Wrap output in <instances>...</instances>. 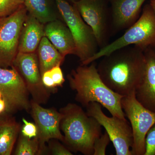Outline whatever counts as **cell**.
Here are the masks:
<instances>
[{"label": "cell", "mask_w": 155, "mask_h": 155, "mask_svg": "<svg viewBox=\"0 0 155 155\" xmlns=\"http://www.w3.org/2000/svg\"><path fill=\"white\" fill-rule=\"evenodd\" d=\"M144 51L136 46H129L102 57L97 67L103 81L123 96L135 91L145 71Z\"/></svg>", "instance_id": "1"}, {"label": "cell", "mask_w": 155, "mask_h": 155, "mask_svg": "<svg viewBox=\"0 0 155 155\" xmlns=\"http://www.w3.org/2000/svg\"><path fill=\"white\" fill-rule=\"evenodd\" d=\"M82 65L67 75L69 86L76 92L75 99L83 107L97 102L110 112L112 116L126 119L121 106L123 96L113 91L100 77L95 63Z\"/></svg>", "instance_id": "2"}, {"label": "cell", "mask_w": 155, "mask_h": 155, "mask_svg": "<svg viewBox=\"0 0 155 155\" xmlns=\"http://www.w3.org/2000/svg\"><path fill=\"white\" fill-rule=\"evenodd\" d=\"M60 128L64 143L71 151L93 155L95 141L102 134V126L80 106L69 103L61 108Z\"/></svg>", "instance_id": "3"}, {"label": "cell", "mask_w": 155, "mask_h": 155, "mask_svg": "<svg viewBox=\"0 0 155 155\" xmlns=\"http://www.w3.org/2000/svg\"><path fill=\"white\" fill-rule=\"evenodd\" d=\"M133 45L144 50L155 48V16L149 4L144 6L137 21L127 28L122 36L100 49L95 54L81 65H89L116 50Z\"/></svg>", "instance_id": "4"}, {"label": "cell", "mask_w": 155, "mask_h": 155, "mask_svg": "<svg viewBox=\"0 0 155 155\" xmlns=\"http://www.w3.org/2000/svg\"><path fill=\"white\" fill-rule=\"evenodd\" d=\"M55 1L59 14L74 38L75 55L79 58L82 64L100 49L93 31L84 22L74 5L66 0Z\"/></svg>", "instance_id": "5"}, {"label": "cell", "mask_w": 155, "mask_h": 155, "mask_svg": "<svg viewBox=\"0 0 155 155\" xmlns=\"http://www.w3.org/2000/svg\"><path fill=\"white\" fill-rule=\"evenodd\" d=\"M121 106L130 121L133 134L132 155H144L146 136L155 123V113L145 107L136 98L135 91L122 97Z\"/></svg>", "instance_id": "6"}, {"label": "cell", "mask_w": 155, "mask_h": 155, "mask_svg": "<svg viewBox=\"0 0 155 155\" xmlns=\"http://www.w3.org/2000/svg\"><path fill=\"white\" fill-rule=\"evenodd\" d=\"M73 5L92 29L100 49L107 45L112 34L110 0H78Z\"/></svg>", "instance_id": "7"}, {"label": "cell", "mask_w": 155, "mask_h": 155, "mask_svg": "<svg viewBox=\"0 0 155 155\" xmlns=\"http://www.w3.org/2000/svg\"><path fill=\"white\" fill-rule=\"evenodd\" d=\"M99 103L93 102L86 107L87 114L93 117L105 129L115 147L116 155H132L130 148L133 142L131 126L127 119L106 116Z\"/></svg>", "instance_id": "8"}, {"label": "cell", "mask_w": 155, "mask_h": 155, "mask_svg": "<svg viewBox=\"0 0 155 155\" xmlns=\"http://www.w3.org/2000/svg\"><path fill=\"white\" fill-rule=\"evenodd\" d=\"M28 14L25 5L7 17H0V67H12L18 53L19 38Z\"/></svg>", "instance_id": "9"}, {"label": "cell", "mask_w": 155, "mask_h": 155, "mask_svg": "<svg viewBox=\"0 0 155 155\" xmlns=\"http://www.w3.org/2000/svg\"><path fill=\"white\" fill-rule=\"evenodd\" d=\"M0 92L5 102L8 114L30 111L29 93L23 78L16 68L0 67Z\"/></svg>", "instance_id": "10"}, {"label": "cell", "mask_w": 155, "mask_h": 155, "mask_svg": "<svg viewBox=\"0 0 155 155\" xmlns=\"http://www.w3.org/2000/svg\"><path fill=\"white\" fill-rule=\"evenodd\" d=\"M13 66L23 78L32 101L40 104L47 102L51 90L43 83L37 52H18Z\"/></svg>", "instance_id": "11"}, {"label": "cell", "mask_w": 155, "mask_h": 155, "mask_svg": "<svg viewBox=\"0 0 155 155\" xmlns=\"http://www.w3.org/2000/svg\"><path fill=\"white\" fill-rule=\"evenodd\" d=\"M38 103L31 101V115L38 129L37 137L42 151L45 150V144L51 139L64 141L61 133L60 122L62 114L52 108L43 107Z\"/></svg>", "instance_id": "12"}, {"label": "cell", "mask_w": 155, "mask_h": 155, "mask_svg": "<svg viewBox=\"0 0 155 155\" xmlns=\"http://www.w3.org/2000/svg\"><path fill=\"white\" fill-rule=\"evenodd\" d=\"M146 0H110L112 34L127 29L140 17Z\"/></svg>", "instance_id": "13"}, {"label": "cell", "mask_w": 155, "mask_h": 155, "mask_svg": "<svg viewBox=\"0 0 155 155\" xmlns=\"http://www.w3.org/2000/svg\"><path fill=\"white\" fill-rule=\"evenodd\" d=\"M146 68L135 90L136 98L145 107L155 113V48L144 50Z\"/></svg>", "instance_id": "14"}, {"label": "cell", "mask_w": 155, "mask_h": 155, "mask_svg": "<svg viewBox=\"0 0 155 155\" xmlns=\"http://www.w3.org/2000/svg\"><path fill=\"white\" fill-rule=\"evenodd\" d=\"M45 36L51 43L64 57L75 55L74 38L65 22L56 19L45 25Z\"/></svg>", "instance_id": "15"}, {"label": "cell", "mask_w": 155, "mask_h": 155, "mask_svg": "<svg viewBox=\"0 0 155 155\" xmlns=\"http://www.w3.org/2000/svg\"><path fill=\"white\" fill-rule=\"evenodd\" d=\"M44 28L45 24L28 13L20 34L18 52H36L45 36Z\"/></svg>", "instance_id": "16"}, {"label": "cell", "mask_w": 155, "mask_h": 155, "mask_svg": "<svg viewBox=\"0 0 155 155\" xmlns=\"http://www.w3.org/2000/svg\"><path fill=\"white\" fill-rule=\"evenodd\" d=\"M36 52L41 75L56 66H61L65 59L45 36L42 38Z\"/></svg>", "instance_id": "17"}, {"label": "cell", "mask_w": 155, "mask_h": 155, "mask_svg": "<svg viewBox=\"0 0 155 155\" xmlns=\"http://www.w3.org/2000/svg\"><path fill=\"white\" fill-rule=\"evenodd\" d=\"M20 125L10 116L0 125V155H10L20 131Z\"/></svg>", "instance_id": "18"}, {"label": "cell", "mask_w": 155, "mask_h": 155, "mask_svg": "<svg viewBox=\"0 0 155 155\" xmlns=\"http://www.w3.org/2000/svg\"><path fill=\"white\" fill-rule=\"evenodd\" d=\"M28 14L46 24L58 19V14L51 8L48 0H24Z\"/></svg>", "instance_id": "19"}, {"label": "cell", "mask_w": 155, "mask_h": 155, "mask_svg": "<svg viewBox=\"0 0 155 155\" xmlns=\"http://www.w3.org/2000/svg\"><path fill=\"white\" fill-rule=\"evenodd\" d=\"M37 137L29 138L20 134L14 155H36L42 153Z\"/></svg>", "instance_id": "20"}, {"label": "cell", "mask_w": 155, "mask_h": 155, "mask_svg": "<svg viewBox=\"0 0 155 155\" xmlns=\"http://www.w3.org/2000/svg\"><path fill=\"white\" fill-rule=\"evenodd\" d=\"M24 5V0H0V17H7Z\"/></svg>", "instance_id": "21"}, {"label": "cell", "mask_w": 155, "mask_h": 155, "mask_svg": "<svg viewBox=\"0 0 155 155\" xmlns=\"http://www.w3.org/2000/svg\"><path fill=\"white\" fill-rule=\"evenodd\" d=\"M110 141L107 133L105 131L104 134H102L95 141L94 145L93 155H106L107 147Z\"/></svg>", "instance_id": "22"}, {"label": "cell", "mask_w": 155, "mask_h": 155, "mask_svg": "<svg viewBox=\"0 0 155 155\" xmlns=\"http://www.w3.org/2000/svg\"><path fill=\"white\" fill-rule=\"evenodd\" d=\"M144 155H155V123L146 136Z\"/></svg>", "instance_id": "23"}, {"label": "cell", "mask_w": 155, "mask_h": 155, "mask_svg": "<svg viewBox=\"0 0 155 155\" xmlns=\"http://www.w3.org/2000/svg\"><path fill=\"white\" fill-rule=\"evenodd\" d=\"M24 125L21 128V133L22 135L29 138L36 137L38 135V129L34 123L28 122L25 118H22Z\"/></svg>", "instance_id": "24"}, {"label": "cell", "mask_w": 155, "mask_h": 155, "mask_svg": "<svg viewBox=\"0 0 155 155\" xmlns=\"http://www.w3.org/2000/svg\"><path fill=\"white\" fill-rule=\"evenodd\" d=\"M50 72L56 87L62 86L65 80L61 66L58 65L56 66L51 69Z\"/></svg>", "instance_id": "25"}, {"label": "cell", "mask_w": 155, "mask_h": 155, "mask_svg": "<svg viewBox=\"0 0 155 155\" xmlns=\"http://www.w3.org/2000/svg\"><path fill=\"white\" fill-rule=\"evenodd\" d=\"M51 153L54 155H72V152L67 147L59 143H54L50 145Z\"/></svg>", "instance_id": "26"}, {"label": "cell", "mask_w": 155, "mask_h": 155, "mask_svg": "<svg viewBox=\"0 0 155 155\" xmlns=\"http://www.w3.org/2000/svg\"><path fill=\"white\" fill-rule=\"evenodd\" d=\"M41 76L43 83L47 88L51 90L56 87L55 84L51 75L50 70L45 72Z\"/></svg>", "instance_id": "27"}, {"label": "cell", "mask_w": 155, "mask_h": 155, "mask_svg": "<svg viewBox=\"0 0 155 155\" xmlns=\"http://www.w3.org/2000/svg\"><path fill=\"white\" fill-rule=\"evenodd\" d=\"M6 104L2 98L0 99V114L6 113Z\"/></svg>", "instance_id": "28"}, {"label": "cell", "mask_w": 155, "mask_h": 155, "mask_svg": "<svg viewBox=\"0 0 155 155\" xmlns=\"http://www.w3.org/2000/svg\"><path fill=\"white\" fill-rule=\"evenodd\" d=\"M7 113L0 114V125L9 117V115Z\"/></svg>", "instance_id": "29"}, {"label": "cell", "mask_w": 155, "mask_h": 155, "mask_svg": "<svg viewBox=\"0 0 155 155\" xmlns=\"http://www.w3.org/2000/svg\"><path fill=\"white\" fill-rule=\"evenodd\" d=\"M149 5L152 9L155 16V0H150Z\"/></svg>", "instance_id": "30"}, {"label": "cell", "mask_w": 155, "mask_h": 155, "mask_svg": "<svg viewBox=\"0 0 155 155\" xmlns=\"http://www.w3.org/2000/svg\"><path fill=\"white\" fill-rule=\"evenodd\" d=\"M66 1L69 2L71 3V4H73L76 2H77V1H78V0H66Z\"/></svg>", "instance_id": "31"}, {"label": "cell", "mask_w": 155, "mask_h": 155, "mask_svg": "<svg viewBox=\"0 0 155 155\" xmlns=\"http://www.w3.org/2000/svg\"><path fill=\"white\" fill-rule=\"evenodd\" d=\"M2 98V94H1V92H0V99Z\"/></svg>", "instance_id": "32"}]
</instances>
